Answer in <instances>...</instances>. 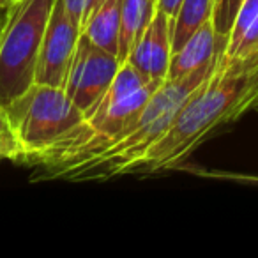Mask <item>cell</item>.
Here are the masks:
<instances>
[{
    "label": "cell",
    "mask_w": 258,
    "mask_h": 258,
    "mask_svg": "<svg viewBox=\"0 0 258 258\" xmlns=\"http://www.w3.org/2000/svg\"><path fill=\"white\" fill-rule=\"evenodd\" d=\"M258 106V51L225 60L180 106L165 133L152 144L137 170L161 172L179 166L219 127Z\"/></svg>",
    "instance_id": "6da1fadb"
},
{
    "label": "cell",
    "mask_w": 258,
    "mask_h": 258,
    "mask_svg": "<svg viewBox=\"0 0 258 258\" xmlns=\"http://www.w3.org/2000/svg\"><path fill=\"white\" fill-rule=\"evenodd\" d=\"M221 55V53H219ZM219 55L212 64L193 71L191 75L177 80L163 82L144 110L138 113L127 127V133L115 142L110 147H104L97 152L80 158L76 161L66 163L53 170H48V177L68 180L83 179H108V177L122 175V173L135 172L140 165L142 158L147 154L156 140L165 133L177 111L189 96L211 78L218 66Z\"/></svg>",
    "instance_id": "7a4b0ae2"
},
{
    "label": "cell",
    "mask_w": 258,
    "mask_h": 258,
    "mask_svg": "<svg viewBox=\"0 0 258 258\" xmlns=\"http://www.w3.org/2000/svg\"><path fill=\"white\" fill-rule=\"evenodd\" d=\"M8 113L22 147L20 159L34 165L64 151L87 118L66 89L43 83L13 101Z\"/></svg>",
    "instance_id": "3957f363"
},
{
    "label": "cell",
    "mask_w": 258,
    "mask_h": 258,
    "mask_svg": "<svg viewBox=\"0 0 258 258\" xmlns=\"http://www.w3.org/2000/svg\"><path fill=\"white\" fill-rule=\"evenodd\" d=\"M55 0H18L0 32V104L8 108L36 83L43 37Z\"/></svg>",
    "instance_id": "277c9868"
},
{
    "label": "cell",
    "mask_w": 258,
    "mask_h": 258,
    "mask_svg": "<svg viewBox=\"0 0 258 258\" xmlns=\"http://www.w3.org/2000/svg\"><path fill=\"white\" fill-rule=\"evenodd\" d=\"M122 62L118 57L97 48L82 34L69 69L66 92L89 117L110 89Z\"/></svg>",
    "instance_id": "5b68a950"
},
{
    "label": "cell",
    "mask_w": 258,
    "mask_h": 258,
    "mask_svg": "<svg viewBox=\"0 0 258 258\" xmlns=\"http://www.w3.org/2000/svg\"><path fill=\"white\" fill-rule=\"evenodd\" d=\"M80 37L82 25L69 15L62 0H55L41 44L36 83L66 89Z\"/></svg>",
    "instance_id": "8992f818"
},
{
    "label": "cell",
    "mask_w": 258,
    "mask_h": 258,
    "mask_svg": "<svg viewBox=\"0 0 258 258\" xmlns=\"http://www.w3.org/2000/svg\"><path fill=\"white\" fill-rule=\"evenodd\" d=\"M172 29L173 20L163 11L154 15L138 43L129 51L124 62L137 68L149 82L161 85L168 80L170 58H172Z\"/></svg>",
    "instance_id": "52a82bcc"
},
{
    "label": "cell",
    "mask_w": 258,
    "mask_h": 258,
    "mask_svg": "<svg viewBox=\"0 0 258 258\" xmlns=\"http://www.w3.org/2000/svg\"><path fill=\"white\" fill-rule=\"evenodd\" d=\"M223 51H225V48L221 46L218 39L214 22L209 20L182 44V48L172 53L168 80L184 78L193 71H198V69L212 64Z\"/></svg>",
    "instance_id": "ba28073f"
},
{
    "label": "cell",
    "mask_w": 258,
    "mask_h": 258,
    "mask_svg": "<svg viewBox=\"0 0 258 258\" xmlns=\"http://www.w3.org/2000/svg\"><path fill=\"white\" fill-rule=\"evenodd\" d=\"M120 2L104 0L87 18L82 34L97 48L118 57L120 50Z\"/></svg>",
    "instance_id": "9c48e42d"
},
{
    "label": "cell",
    "mask_w": 258,
    "mask_h": 258,
    "mask_svg": "<svg viewBox=\"0 0 258 258\" xmlns=\"http://www.w3.org/2000/svg\"><path fill=\"white\" fill-rule=\"evenodd\" d=\"M158 13V0H122L120 2V50L118 60L124 62L142 34Z\"/></svg>",
    "instance_id": "30bf717a"
},
{
    "label": "cell",
    "mask_w": 258,
    "mask_h": 258,
    "mask_svg": "<svg viewBox=\"0 0 258 258\" xmlns=\"http://www.w3.org/2000/svg\"><path fill=\"white\" fill-rule=\"evenodd\" d=\"M216 0H182L180 8L173 18L172 29V50L177 51L182 44L204 25L212 20Z\"/></svg>",
    "instance_id": "8fae6325"
},
{
    "label": "cell",
    "mask_w": 258,
    "mask_h": 258,
    "mask_svg": "<svg viewBox=\"0 0 258 258\" xmlns=\"http://www.w3.org/2000/svg\"><path fill=\"white\" fill-rule=\"evenodd\" d=\"M256 16H258V0H242L239 13L235 16V22H233L232 32L228 36V43H226V48L223 51V57H230L233 53L237 44L242 41V37L246 36L249 27L256 20Z\"/></svg>",
    "instance_id": "7c38bea8"
},
{
    "label": "cell",
    "mask_w": 258,
    "mask_h": 258,
    "mask_svg": "<svg viewBox=\"0 0 258 258\" xmlns=\"http://www.w3.org/2000/svg\"><path fill=\"white\" fill-rule=\"evenodd\" d=\"M240 4H242V0H216L212 22H214L216 34H218V39L223 48H226L228 36L232 32L233 22H235Z\"/></svg>",
    "instance_id": "4fadbf2b"
},
{
    "label": "cell",
    "mask_w": 258,
    "mask_h": 258,
    "mask_svg": "<svg viewBox=\"0 0 258 258\" xmlns=\"http://www.w3.org/2000/svg\"><path fill=\"white\" fill-rule=\"evenodd\" d=\"M20 158H22V147H20L18 138L15 137V131H13L8 108L0 104V161Z\"/></svg>",
    "instance_id": "5bb4252c"
},
{
    "label": "cell",
    "mask_w": 258,
    "mask_h": 258,
    "mask_svg": "<svg viewBox=\"0 0 258 258\" xmlns=\"http://www.w3.org/2000/svg\"><path fill=\"white\" fill-rule=\"evenodd\" d=\"M62 2H64L69 15H71L83 29V23L87 22V18L103 4L104 0H62Z\"/></svg>",
    "instance_id": "9a60e30c"
},
{
    "label": "cell",
    "mask_w": 258,
    "mask_h": 258,
    "mask_svg": "<svg viewBox=\"0 0 258 258\" xmlns=\"http://www.w3.org/2000/svg\"><path fill=\"white\" fill-rule=\"evenodd\" d=\"M254 51H258V16L253 22V25L249 27V30L246 32V36L242 37V41L237 44L233 53L230 55V57H223V58H225V60H232V58L246 57V55L254 53Z\"/></svg>",
    "instance_id": "2e32d148"
},
{
    "label": "cell",
    "mask_w": 258,
    "mask_h": 258,
    "mask_svg": "<svg viewBox=\"0 0 258 258\" xmlns=\"http://www.w3.org/2000/svg\"><path fill=\"white\" fill-rule=\"evenodd\" d=\"M180 2H182V0H158V9L173 20L180 8Z\"/></svg>",
    "instance_id": "e0dca14e"
},
{
    "label": "cell",
    "mask_w": 258,
    "mask_h": 258,
    "mask_svg": "<svg viewBox=\"0 0 258 258\" xmlns=\"http://www.w3.org/2000/svg\"><path fill=\"white\" fill-rule=\"evenodd\" d=\"M6 16H8V9L0 8V32L4 29V23H6Z\"/></svg>",
    "instance_id": "ac0fdd59"
},
{
    "label": "cell",
    "mask_w": 258,
    "mask_h": 258,
    "mask_svg": "<svg viewBox=\"0 0 258 258\" xmlns=\"http://www.w3.org/2000/svg\"><path fill=\"white\" fill-rule=\"evenodd\" d=\"M18 0H0V8H4V9H9L13 4H16Z\"/></svg>",
    "instance_id": "d6986e66"
},
{
    "label": "cell",
    "mask_w": 258,
    "mask_h": 258,
    "mask_svg": "<svg viewBox=\"0 0 258 258\" xmlns=\"http://www.w3.org/2000/svg\"><path fill=\"white\" fill-rule=\"evenodd\" d=\"M254 111H258V106H256V108H254Z\"/></svg>",
    "instance_id": "ffe728a7"
}]
</instances>
